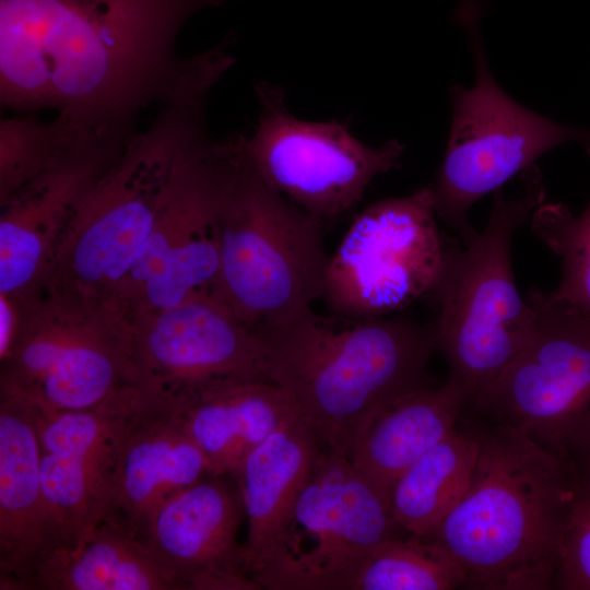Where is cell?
<instances>
[{
  "label": "cell",
  "instance_id": "29",
  "mask_svg": "<svg viewBox=\"0 0 590 590\" xmlns=\"http://www.w3.org/2000/svg\"><path fill=\"white\" fill-rule=\"evenodd\" d=\"M30 297L0 293V362L9 356L17 340Z\"/></svg>",
  "mask_w": 590,
  "mask_h": 590
},
{
  "label": "cell",
  "instance_id": "30",
  "mask_svg": "<svg viewBox=\"0 0 590 590\" xmlns=\"http://www.w3.org/2000/svg\"><path fill=\"white\" fill-rule=\"evenodd\" d=\"M565 460L580 486L590 488V422L569 446Z\"/></svg>",
  "mask_w": 590,
  "mask_h": 590
},
{
  "label": "cell",
  "instance_id": "2",
  "mask_svg": "<svg viewBox=\"0 0 590 590\" xmlns=\"http://www.w3.org/2000/svg\"><path fill=\"white\" fill-rule=\"evenodd\" d=\"M471 483L430 536L460 565L465 588L553 589L579 483L569 463L503 423L473 430Z\"/></svg>",
  "mask_w": 590,
  "mask_h": 590
},
{
  "label": "cell",
  "instance_id": "14",
  "mask_svg": "<svg viewBox=\"0 0 590 590\" xmlns=\"http://www.w3.org/2000/svg\"><path fill=\"white\" fill-rule=\"evenodd\" d=\"M137 130L86 128L52 164L0 203V293L30 297L43 290L78 209Z\"/></svg>",
  "mask_w": 590,
  "mask_h": 590
},
{
  "label": "cell",
  "instance_id": "3",
  "mask_svg": "<svg viewBox=\"0 0 590 590\" xmlns=\"http://www.w3.org/2000/svg\"><path fill=\"white\" fill-rule=\"evenodd\" d=\"M261 337L267 377L291 394L326 448L346 456L376 414L434 387L428 362L436 350L435 321L354 319L312 310Z\"/></svg>",
  "mask_w": 590,
  "mask_h": 590
},
{
  "label": "cell",
  "instance_id": "10",
  "mask_svg": "<svg viewBox=\"0 0 590 590\" xmlns=\"http://www.w3.org/2000/svg\"><path fill=\"white\" fill-rule=\"evenodd\" d=\"M256 94L261 110L255 132L237 134L244 163L324 223L355 206L375 177L400 167L404 145L399 140L370 148L342 122L305 121L290 114L278 85L258 82Z\"/></svg>",
  "mask_w": 590,
  "mask_h": 590
},
{
  "label": "cell",
  "instance_id": "7",
  "mask_svg": "<svg viewBox=\"0 0 590 590\" xmlns=\"http://www.w3.org/2000/svg\"><path fill=\"white\" fill-rule=\"evenodd\" d=\"M239 166L236 134L214 140L205 127L185 145L150 237L107 306L127 331L210 291L219 267L220 217Z\"/></svg>",
  "mask_w": 590,
  "mask_h": 590
},
{
  "label": "cell",
  "instance_id": "13",
  "mask_svg": "<svg viewBox=\"0 0 590 590\" xmlns=\"http://www.w3.org/2000/svg\"><path fill=\"white\" fill-rule=\"evenodd\" d=\"M533 334L473 404L565 459L590 422V318L553 292L530 291Z\"/></svg>",
  "mask_w": 590,
  "mask_h": 590
},
{
  "label": "cell",
  "instance_id": "12",
  "mask_svg": "<svg viewBox=\"0 0 590 590\" xmlns=\"http://www.w3.org/2000/svg\"><path fill=\"white\" fill-rule=\"evenodd\" d=\"M399 530L389 498L346 455L324 447L278 552L255 581L270 590H341L351 573Z\"/></svg>",
  "mask_w": 590,
  "mask_h": 590
},
{
  "label": "cell",
  "instance_id": "5",
  "mask_svg": "<svg viewBox=\"0 0 590 590\" xmlns=\"http://www.w3.org/2000/svg\"><path fill=\"white\" fill-rule=\"evenodd\" d=\"M517 197L494 192L488 222L465 249L444 236V266L429 295L439 308L436 350L470 405L517 358L534 330L532 309L515 282L511 239L545 202V188L536 164L523 170Z\"/></svg>",
  "mask_w": 590,
  "mask_h": 590
},
{
  "label": "cell",
  "instance_id": "26",
  "mask_svg": "<svg viewBox=\"0 0 590 590\" xmlns=\"http://www.w3.org/2000/svg\"><path fill=\"white\" fill-rule=\"evenodd\" d=\"M88 127L57 115L2 119L0 127V203L52 164Z\"/></svg>",
  "mask_w": 590,
  "mask_h": 590
},
{
  "label": "cell",
  "instance_id": "16",
  "mask_svg": "<svg viewBox=\"0 0 590 590\" xmlns=\"http://www.w3.org/2000/svg\"><path fill=\"white\" fill-rule=\"evenodd\" d=\"M128 335L150 391L174 394L217 378L267 377L264 340L210 291L137 321Z\"/></svg>",
  "mask_w": 590,
  "mask_h": 590
},
{
  "label": "cell",
  "instance_id": "4",
  "mask_svg": "<svg viewBox=\"0 0 590 590\" xmlns=\"http://www.w3.org/2000/svg\"><path fill=\"white\" fill-rule=\"evenodd\" d=\"M208 94L193 86L158 105L87 193L55 256L43 290L107 309L154 227L182 149L206 126Z\"/></svg>",
  "mask_w": 590,
  "mask_h": 590
},
{
  "label": "cell",
  "instance_id": "21",
  "mask_svg": "<svg viewBox=\"0 0 590 590\" xmlns=\"http://www.w3.org/2000/svg\"><path fill=\"white\" fill-rule=\"evenodd\" d=\"M323 448L319 435L298 412L255 448L233 474L248 524L245 546L253 581L278 552Z\"/></svg>",
  "mask_w": 590,
  "mask_h": 590
},
{
  "label": "cell",
  "instance_id": "11",
  "mask_svg": "<svg viewBox=\"0 0 590 590\" xmlns=\"http://www.w3.org/2000/svg\"><path fill=\"white\" fill-rule=\"evenodd\" d=\"M444 257L428 187L378 200L355 217L330 255L321 299L335 316L388 317L430 295Z\"/></svg>",
  "mask_w": 590,
  "mask_h": 590
},
{
  "label": "cell",
  "instance_id": "1",
  "mask_svg": "<svg viewBox=\"0 0 590 590\" xmlns=\"http://www.w3.org/2000/svg\"><path fill=\"white\" fill-rule=\"evenodd\" d=\"M226 0H0V99L81 126L135 127L194 56L175 44L198 11Z\"/></svg>",
  "mask_w": 590,
  "mask_h": 590
},
{
  "label": "cell",
  "instance_id": "27",
  "mask_svg": "<svg viewBox=\"0 0 590 590\" xmlns=\"http://www.w3.org/2000/svg\"><path fill=\"white\" fill-rule=\"evenodd\" d=\"M533 235L562 259V280L552 291L590 318V203L578 216L563 203H542L531 215Z\"/></svg>",
  "mask_w": 590,
  "mask_h": 590
},
{
  "label": "cell",
  "instance_id": "9",
  "mask_svg": "<svg viewBox=\"0 0 590 590\" xmlns=\"http://www.w3.org/2000/svg\"><path fill=\"white\" fill-rule=\"evenodd\" d=\"M141 386L127 330L106 308L42 290L1 362L0 391L22 394L46 411L95 406Z\"/></svg>",
  "mask_w": 590,
  "mask_h": 590
},
{
  "label": "cell",
  "instance_id": "6",
  "mask_svg": "<svg viewBox=\"0 0 590 590\" xmlns=\"http://www.w3.org/2000/svg\"><path fill=\"white\" fill-rule=\"evenodd\" d=\"M329 259L324 222L262 181L240 156L220 217L210 293L263 335L312 311Z\"/></svg>",
  "mask_w": 590,
  "mask_h": 590
},
{
  "label": "cell",
  "instance_id": "15",
  "mask_svg": "<svg viewBox=\"0 0 590 590\" xmlns=\"http://www.w3.org/2000/svg\"><path fill=\"white\" fill-rule=\"evenodd\" d=\"M146 393L131 386L87 409L46 411L35 405L51 546L75 539L105 518L115 455Z\"/></svg>",
  "mask_w": 590,
  "mask_h": 590
},
{
  "label": "cell",
  "instance_id": "8",
  "mask_svg": "<svg viewBox=\"0 0 590 590\" xmlns=\"http://www.w3.org/2000/svg\"><path fill=\"white\" fill-rule=\"evenodd\" d=\"M475 68V82L450 90L452 119L444 160L427 186L435 214L462 239L477 236L470 208L534 165L564 142L576 141L590 156V131L559 125L521 106L495 81L471 10L463 11Z\"/></svg>",
  "mask_w": 590,
  "mask_h": 590
},
{
  "label": "cell",
  "instance_id": "18",
  "mask_svg": "<svg viewBox=\"0 0 590 590\" xmlns=\"http://www.w3.org/2000/svg\"><path fill=\"white\" fill-rule=\"evenodd\" d=\"M213 474L164 396L149 391L129 421L110 470L106 516L141 540L156 509Z\"/></svg>",
  "mask_w": 590,
  "mask_h": 590
},
{
  "label": "cell",
  "instance_id": "22",
  "mask_svg": "<svg viewBox=\"0 0 590 590\" xmlns=\"http://www.w3.org/2000/svg\"><path fill=\"white\" fill-rule=\"evenodd\" d=\"M470 405L456 381L409 394L369 420L347 451L353 467L389 498L397 479L445 439Z\"/></svg>",
  "mask_w": 590,
  "mask_h": 590
},
{
  "label": "cell",
  "instance_id": "19",
  "mask_svg": "<svg viewBox=\"0 0 590 590\" xmlns=\"http://www.w3.org/2000/svg\"><path fill=\"white\" fill-rule=\"evenodd\" d=\"M160 394L217 475L235 474L255 448L299 412L291 394L263 376L217 378Z\"/></svg>",
  "mask_w": 590,
  "mask_h": 590
},
{
  "label": "cell",
  "instance_id": "17",
  "mask_svg": "<svg viewBox=\"0 0 590 590\" xmlns=\"http://www.w3.org/2000/svg\"><path fill=\"white\" fill-rule=\"evenodd\" d=\"M245 518L235 477L208 474L162 504L141 540L179 590H258L238 541Z\"/></svg>",
  "mask_w": 590,
  "mask_h": 590
},
{
  "label": "cell",
  "instance_id": "25",
  "mask_svg": "<svg viewBox=\"0 0 590 590\" xmlns=\"http://www.w3.org/2000/svg\"><path fill=\"white\" fill-rule=\"evenodd\" d=\"M465 588L464 574L433 536L392 538L345 579L341 590H449Z\"/></svg>",
  "mask_w": 590,
  "mask_h": 590
},
{
  "label": "cell",
  "instance_id": "28",
  "mask_svg": "<svg viewBox=\"0 0 590 590\" xmlns=\"http://www.w3.org/2000/svg\"><path fill=\"white\" fill-rule=\"evenodd\" d=\"M554 588L590 590V488L579 485L565 528Z\"/></svg>",
  "mask_w": 590,
  "mask_h": 590
},
{
  "label": "cell",
  "instance_id": "24",
  "mask_svg": "<svg viewBox=\"0 0 590 590\" xmlns=\"http://www.w3.org/2000/svg\"><path fill=\"white\" fill-rule=\"evenodd\" d=\"M477 451L474 432L456 427L397 479L389 503L400 530L415 536L435 533L465 494Z\"/></svg>",
  "mask_w": 590,
  "mask_h": 590
},
{
  "label": "cell",
  "instance_id": "23",
  "mask_svg": "<svg viewBox=\"0 0 590 590\" xmlns=\"http://www.w3.org/2000/svg\"><path fill=\"white\" fill-rule=\"evenodd\" d=\"M24 590H179L146 544L109 517L46 550Z\"/></svg>",
  "mask_w": 590,
  "mask_h": 590
},
{
  "label": "cell",
  "instance_id": "20",
  "mask_svg": "<svg viewBox=\"0 0 590 590\" xmlns=\"http://www.w3.org/2000/svg\"><path fill=\"white\" fill-rule=\"evenodd\" d=\"M51 544L36 406L22 394L0 391V589L24 590Z\"/></svg>",
  "mask_w": 590,
  "mask_h": 590
}]
</instances>
